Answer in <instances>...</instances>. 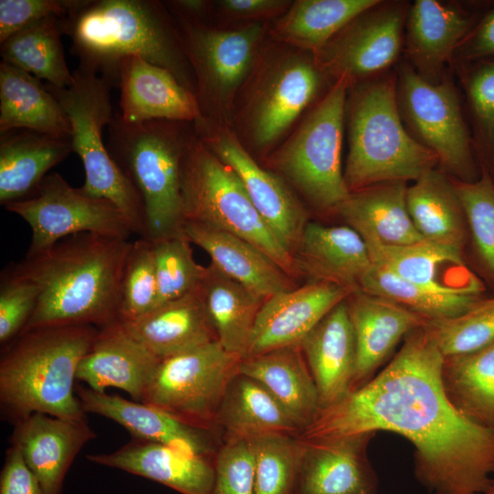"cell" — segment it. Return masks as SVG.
I'll list each match as a JSON object with an SVG mask.
<instances>
[{
    "mask_svg": "<svg viewBox=\"0 0 494 494\" xmlns=\"http://www.w3.org/2000/svg\"><path fill=\"white\" fill-rule=\"evenodd\" d=\"M443 360L424 326L412 331L378 374L320 410L299 436L393 432L413 444L415 477L431 492L485 494L494 474V431L467 419L448 400Z\"/></svg>",
    "mask_w": 494,
    "mask_h": 494,
    "instance_id": "obj_1",
    "label": "cell"
},
{
    "mask_svg": "<svg viewBox=\"0 0 494 494\" xmlns=\"http://www.w3.org/2000/svg\"><path fill=\"white\" fill-rule=\"evenodd\" d=\"M131 246L127 239L83 232L26 253L12 266L38 285L39 296L22 332L63 325L100 328L118 320L122 278Z\"/></svg>",
    "mask_w": 494,
    "mask_h": 494,
    "instance_id": "obj_2",
    "label": "cell"
},
{
    "mask_svg": "<svg viewBox=\"0 0 494 494\" xmlns=\"http://www.w3.org/2000/svg\"><path fill=\"white\" fill-rule=\"evenodd\" d=\"M61 29L71 40L79 68L113 85L117 66L127 57H140L169 70L196 94L195 77L177 23L166 5L153 0H82Z\"/></svg>",
    "mask_w": 494,
    "mask_h": 494,
    "instance_id": "obj_3",
    "label": "cell"
},
{
    "mask_svg": "<svg viewBox=\"0 0 494 494\" xmlns=\"http://www.w3.org/2000/svg\"><path fill=\"white\" fill-rule=\"evenodd\" d=\"M98 328L48 326L20 333L7 343L0 360V403L16 423L32 413L85 422L74 394V381Z\"/></svg>",
    "mask_w": 494,
    "mask_h": 494,
    "instance_id": "obj_4",
    "label": "cell"
},
{
    "mask_svg": "<svg viewBox=\"0 0 494 494\" xmlns=\"http://www.w3.org/2000/svg\"><path fill=\"white\" fill-rule=\"evenodd\" d=\"M349 153L344 179L350 192L376 184L416 180L437 156L406 129L397 102L396 77L353 85L347 97Z\"/></svg>",
    "mask_w": 494,
    "mask_h": 494,
    "instance_id": "obj_5",
    "label": "cell"
},
{
    "mask_svg": "<svg viewBox=\"0 0 494 494\" xmlns=\"http://www.w3.org/2000/svg\"><path fill=\"white\" fill-rule=\"evenodd\" d=\"M181 124L151 120L109 124L108 151L143 201L145 238L154 242L182 233L181 157L188 133Z\"/></svg>",
    "mask_w": 494,
    "mask_h": 494,
    "instance_id": "obj_6",
    "label": "cell"
},
{
    "mask_svg": "<svg viewBox=\"0 0 494 494\" xmlns=\"http://www.w3.org/2000/svg\"><path fill=\"white\" fill-rule=\"evenodd\" d=\"M184 221L203 223L234 234L259 248L292 278L301 274L295 259L252 203L234 171L194 134L181 157Z\"/></svg>",
    "mask_w": 494,
    "mask_h": 494,
    "instance_id": "obj_7",
    "label": "cell"
},
{
    "mask_svg": "<svg viewBox=\"0 0 494 494\" xmlns=\"http://www.w3.org/2000/svg\"><path fill=\"white\" fill-rule=\"evenodd\" d=\"M74 81L67 88L48 85L64 110L71 127L72 152L83 165L81 190L89 196L110 200L122 211L134 234L145 238L146 219L137 190L120 169L102 140L104 126L114 118L112 85L104 78L78 67Z\"/></svg>",
    "mask_w": 494,
    "mask_h": 494,
    "instance_id": "obj_8",
    "label": "cell"
},
{
    "mask_svg": "<svg viewBox=\"0 0 494 494\" xmlns=\"http://www.w3.org/2000/svg\"><path fill=\"white\" fill-rule=\"evenodd\" d=\"M335 81L292 135L270 156L280 172L314 206L336 210L350 191L341 168L348 90Z\"/></svg>",
    "mask_w": 494,
    "mask_h": 494,
    "instance_id": "obj_9",
    "label": "cell"
},
{
    "mask_svg": "<svg viewBox=\"0 0 494 494\" xmlns=\"http://www.w3.org/2000/svg\"><path fill=\"white\" fill-rule=\"evenodd\" d=\"M242 358L218 341L160 359L145 387L141 403L201 427L220 430L216 418Z\"/></svg>",
    "mask_w": 494,
    "mask_h": 494,
    "instance_id": "obj_10",
    "label": "cell"
},
{
    "mask_svg": "<svg viewBox=\"0 0 494 494\" xmlns=\"http://www.w3.org/2000/svg\"><path fill=\"white\" fill-rule=\"evenodd\" d=\"M396 94L403 122L410 134L431 150L455 179L475 181L481 174L475 145L466 124L455 86L445 78L431 83L410 64L400 65Z\"/></svg>",
    "mask_w": 494,
    "mask_h": 494,
    "instance_id": "obj_11",
    "label": "cell"
},
{
    "mask_svg": "<svg viewBox=\"0 0 494 494\" xmlns=\"http://www.w3.org/2000/svg\"><path fill=\"white\" fill-rule=\"evenodd\" d=\"M192 69L202 116H223L251 75L265 34L261 22L220 29L204 22L173 16Z\"/></svg>",
    "mask_w": 494,
    "mask_h": 494,
    "instance_id": "obj_12",
    "label": "cell"
},
{
    "mask_svg": "<svg viewBox=\"0 0 494 494\" xmlns=\"http://www.w3.org/2000/svg\"><path fill=\"white\" fill-rule=\"evenodd\" d=\"M4 207L30 227L31 242L27 254L40 252L78 233L127 240L134 234L116 205L108 199L89 196L81 188L71 187L58 173L48 175L34 196Z\"/></svg>",
    "mask_w": 494,
    "mask_h": 494,
    "instance_id": "obj_13",
    "label": "cell"
},
{
    "mask_svg": "<svg viewBox=\"0 0 494 494\" xmlns=\"http://www.w3.org/2000/svg\"><path fill=\"white\" fill-rule=\"evenodd\" d=\"M324 74L314 56L285 52L272 59L252 87L244 126L257 148L272 145L317 96Z\"/></svg>",
    "mask_w": 494,
    "mask_h": 494,
    "instance_id": "obj_14",
    "label": "cell"
},
{
    "mask_svg": "<svg viewBox=\"0 0 494 494\" xmlns=\"http://www.w3.org/2000/svg\"><path fill=\"white\" fill-rule=\"evenodd\" d=\"M408 8L380 1L352 19L312 54L322 73L352 86L388 69L400 55Z\"/></svg>",
    "mask_w": 494,
    "mask_h": 494,
    "instance_id": "obj_15",
    "label": "cell"
},
{
    "mask_svg": "<svg viewBox=\"0 0 494 494\" xmlns=\"http://www.w3.org/2000/svg\"><path fill=\"white\" fill-rule=\"evenodd\" d=\"M194 128L200 141L234 171L259 214L294 255L308 222L303 204L280 177L254 161L230 128L203 116Z\"/></svg>",
    "mask_w": 494,
    "mask_h": 494,
    "instance_id": "obj_16",
    "label": "cell"
},
{
    "mask_svg": "<svg viewBox=\"0 0 494 494\" xmlns=\"http://www.w3.org/2000/svg\"><path fill=\"white\" fill-rule=\"evenodd\" d=\"M375 434L304 439L295 494H376L367 447Z\"/></svg>",
    "mask_w": 494,
    "mask_h": 494,
    "instance_id": "obj_17",
    "label": "cell"
},
{
    "mask_svg": "<svg viewBox=\"0 0 494 494\" xmlns=\"http://www.w3.org/2000/svg\"><path fill=\"white\" fill-rule=\"evenodd\" d=\"M76 392L86 413L116 422L134 438L212 458L221 446L217 436L219 430L195 425L149 404L88 387H78Z\"/></svg>",
    "mask_w": 494,
    "mask_h": 494,
    "instance_id": "obj_18",
    "label": "cell"
},
{
    "mask_svg": "<svg viewBox=\"0 0 494 494\" xmlns=\"http://www.w3.org/2000/svg\"><path fill=\"white\" fill-rule=\"evenodd\" d=\"M350 294L337 284L312 280L268 297L257 316L246 357L300 345L312 328Z\"/></svg>",
    "mask_w": 494,
    "mask_h": 494,
    "instance_id": "obj_19",
    "label": "cell"
},
{
    "mask_svg": "<svg viewBox=\"0 0 494 494\" xmlns=\"http://www.w3.org/2000/svg\"><path fill=\"white\" fill-rule=\"evenodd\" d=\"M120 113L126 124L151 120L196 122L202 117L196 94L167 70L140 57L123 59L117 66Z\"/></svg>",
    "mask_w": 494,
    "mask_h": 494,
    "instance_id": "obj_20",
    "label": "cell"
},
{
    "mask_svg": "<svg viewBox=\"0 0 494 494\" xmlns=\"http://www.w3.org/2000/svg\"><path fill=\"white\" fill-rule=\"evenodd\" d=\"M346 301L357 349L354 392L376 375L402 338L424 327L427 319L391 300L362 290L351 293Z\"/></svg>",
    "mask_w": 494,
    "mask_h": 494,
    "instance_id": "obj_21",
    "label": "cell"
},
{
    "mask_svg": "<svg viewBox=\"0 0 494 494\" xmlns=\"http://www.w3.org/2000/svg\"><path fill=\"white\" fill-rule=\"evenodd\" d=\"M95 436L87 421L35 413L16 423L11 446L20 451L44 494H61L74 458Z\"/></svg>",
    "mask_w": 494,
    "mask_h": 494,
    "instance_id": "obj_22",
    "label": "cell"
},
{
    "mask_svg": "<svg viewBox=\"0 0 494 494\" xmlns=\"http://www.w3.org/2000/svg\"><path fill=\"white\" fill-rule=\"evenodd\" d=\"M478 19V15L455 4L414 1L409 5L404 26L411 67L424 81L441 82L446 78V63Z\"/></svg>",
    "mask_w": 494,
    "mask_h": 494,
    "instance_id": "obj_23",
    "label": "cell"
},
{
    "mask_svg": "<svg viewBox=\"0 0 494 494\" xmlns=\"http://www.w3.org/2000/svg\"><path fill=\"white\" fill-rule=\"evenodd\" d=\"M87 459L151 479L180 494H209L215 481V458L136 438L113 452L88 455Z\"/></svg>",
    "mask_w": 494,
    "mask_h": 494,
    "instance_id": "obj_24",
    "label": "cell"
},
{
    "mask_svg": "<svg viewBox=\"0 0 494 494\" xmlns=\"http://www.w3.org/2000/svg\"><path fill=\"white\" fill-rule=\"evenodd\" d=\"M346 299L333 307L300 343L317 386L320 410L352 392L357 349Z\"/></svg>",
    "mask_w": 494,
    "mask_h": 494,
    "instance_id": "obj_25",
    "label": "cell"
},
{
    "mask_svg": "<svg viewBox=\"0 0 494 494\" xmlns=\"http://www.w3.org/2000/svg\"><path fill=\"white\" fill-rule=\"evenodd\" d=\"M294 256L301 274H308L313 281L337 284L351 293L361 290L372 266L367 244L348 225L308 221Z\"/></svg>",
    "mask_w": 494,
    "mask_h": 494,
    "instance_id": "obj_26",
    "label": "cell"
},
{
    "mask_svg": "<svg viewBox=\"0 0 494 494\" xmlns=\"http://www.w3.org/2000/svg\"><path fill=\"white\" fill-rule=\"evenodd\" d=\"M160 359L130 337L119 319L98 328L81 359L77 380L96 392L114 387L141 402L146 382Z\"/></svg>",
    "mask_w": 494,
    "mask_h": 494,
    "instance_id": "obj_27",
    "label": "cell"
},
{
    "mask_svg": "<svg viewBox=\"0 0 494 494\" xmlns=\"http://www.w3.org/2000/svg\"><path fill=\"white\" fill-rule=\"evenodd\" d=\"M119 321L130 337L158 359L218 340L199 286L135 319Z\"/></svg>",
    "mask_w": 494,
    "mask_h": 494,
    "instance_id": "obj_28",
    "label": "cell"
},
{
    "mask_svg": "<svg viewBox=\"0 0 494 494\" xmlns=\"http://www.w3.org/2000/svg\"><path fill=\"white\" fill-rule=\"evenodd\" d=\"M182 233L209 255L220 272L265 299L296 287L269 256L234 234L189 220L184 221Z\"/></svg>",
    "mask_w": 494,
    "mask_h": 494,
    "instance_id": "obj_29",
    "label": "cell"
},
{
    "mask_svg": "<svg viewBox=\"0 0 494 494\" xmlns=\"http://www.w3.org/2000/svg\"><path fill=\"white\" fill-rule=\"evenodd\" d=\"M240 373L260 382L298 426H309L320 410L316 383L300 345L243 358Z\"/></svg>",
    "mask_w": 494,
    "mask_h": 494,
    "instance_id": "obj_30",
    "label": "cell"
},
{
    "mask_svg": "<svg viewBox=\"0 0 494 494\" xmlns=\"http://www.w3.org/2000/svg\"><path fill=\"white\" fill-rule=\"evenodd\" d=\"M404 181L376 184L350 192L336 211L367 245H403L422 237L410 217Z\"/></svg>",
    "mask_w": 494,
    "mask_h": 494,
    "instance_id": "obj_31",
    "label": "cell"
},
{
    "mask_svg": "<svg viewBox=\"0 0 494 494\" xmlns=\"http://www.w3.org/2000/svg\"><path fill=\"white\" fill-rule=\"evenodd\" d=\"M72 152L71 138L14 130L0 138V203L34 196L47 173Z\"/></svg>",
    "mask_w": 494,
    "mask_h": 494,
    "instance_id": "obj_32",
    "label": "cell"
},
{
    "mask_svg": "<svg viewBox=\"0 0 494 494\" xmlns=\"http://www.w3.org/2000/svg\"><path fill=\"white\" fill-rule=\"evenodd\" d=\"M30 130L71 137L70 121L39 79L5 61L0 63V133Z\"/></svg>",
    "mask_w": 494,
    "mask_h": 494,
    "instance_id": "obj_33",
    "label": "cell"
},
{
    "mask_svg": "<svg viewBox=\"0 0 494 494\" xmlns=\"http://www.w3.org/2000/svg\"><path fill=\"white\" fill-rule=\"evenodd\" d=\"M406 203L422 239L463 250L468 232L466 215L446 174L435 168L425 171L407 187Z\"/></svg>",
    "mask_w": 494,
    "mask_h": 494,
    "instance_id": "obj_34",
    "label": "cell"
},
{
    "mask_svg": "<svg viewBox=\"0 0 494 494\" xmlns=\"http://www.w3.org/2000/svg\"><path fill=\"white\" fill-rule=\"evenodd\" d=\"M199 289L218 341L227 351L245 358L257 316L266 299L211 263L206 266Z\"/></svg>",
    "mask_w": 494,
    "mask_h": 494,
    "instance_id": "obj_35",
    "label": "cell"
},
{
    "mask_svg": "<svg viewBox=\"0 0 494 494\" xmlns=\"http://www.w3.org/2000/svg\"><path fill=\"white\" fill-rule=\"evenodd\" d=\"M216 425L225 432L224 438L248 439L268 433L300 434L275 398L260 382L241 373L226 389Z\"/></svg>",
    "mask_w": 494,
    "mask_h": 494,
    "instance_id": "obj_36",
    "label": "cell"
},
{
    "mask_svg": "<svg viewBox=\"0 0 494 494\" xmlns=\"http://www.w3.org/2000/svg\"><path fill=\"white\" fill-rule=\"evenodd\" d=\"M441 380L458 412L494 431V341L469 353L444 357Z\"/></svg>",
    "mask_w": 494,
    "mask_h": 494,
    "instance_id": "obj_37",
    "label": "cell"
},
{
    "mask_svg": "<svg viewBox=\"0 0 494 494\" xmlns=\"http://www.w3.org/2000/svg\"><path fill=\"white\" fill-rule=\"evenodd\" d=\"M380 0H297L275 21L277 39L315 54L352 19Z\"/></svg>",
    "mask_w": 494,
    "mask_h": 494,
    "instance_id": "obj_38",
    "label": "cell"
},
{
    "mask_svg": "<svg viewBox=\"0 0 494 494\" xmlns=\"http://www.w3.org/2000/svg\"><path fill=\"white\" fill-rule=\"evenodd\" d=\"M62 34L60 17L38 20L1 44L2 60L55 88L70 87L74 77L67 66Z\"/></svg>",
    "mask_w": 494,
    "mask_h": 494,
    "instance_id": "obj_39",
    "label": "cell"
},
{
    "mask_svg": "<svg viewBox=\"0 0 494 494\" xmlns=\"http://www.w3.org/2000/svg\"><path fill=\"white\" fill-rule=\"evenodd\" d=\"M361 290L391 300L427 320L457 317L482 298V293L475 291L442 290L407 281L374 264L362 281Z\"/></svg>",
    "mask_w": 494,
    "mask_h": 494,
    "instance_id": "obj_40",
    "label": "cell"
},
{
    "mask_svg": "<svg viewBox=\"0 0 494 494\" xmlns=\"http://www.w3.org/2000/svg\"><path fill=\"white\" fill-rule=\"evenodd\" d=\"M372 264L416 284L442 290H468L450 286L444 281L446 267L466 266L463 250L422 239L403 245H367Z\"/></svg>",
    "mask_w": 494,
    "mask_h": 494,
    "instance_id": "obj_41",
    "label": "cell"
},
{
    "mask_svg": "<svg viewBox=\"0 0 494 494\" xmlns=\"http://www.w3.org/2000/svg\"><path fill=\"white\" fill-rule=\"evenodd\" d=\"M246 440L254 459L253 494H295L303 449L300 436L268 433Z\"/></svg>",
    "mask_w": 494,
    "mask_h": 494,
    "instance_id": "obj_42",
    "label": "cell"
},
{
    "mask_svg": "<svg viewBox=\"0 0 494 494\" xmlns=\"http://www.w3.org/2000/svg\"><path fill=\"white\" fill-rule=\"evenodd\" d=\"M453 183L465 211L478 263L485 277L494 285V179L487 168L481 167L477 180L466 182L454 178Z\"/></svg>",
    "mask_w": 494,
    "mask_h": 494,
    "instance_id": "obj_43",
    "label": "cell"
},
{
    "mask_svg": "<svg viewBox=\"0 0 494 494\" xmlns=\"http://www.w3.org/2000/svg\"><path fill=\"white\" fill-rule=\"evenodd\" d=\"M424 328L444 357L481 349L494 341V296L480 298L457 317L427 320Z\"/></svg>",
    "mask_w": 494,
    "mask_h": 494,
    "instance_id": "obj_44",
    "label": "cell"
},
{
    "mask_svg": "<svg viewBox=\"0 0 494 494\" xmlns=\"http://www.w3.org/2000/svg\"><path fill=\"white\" fill-rule=\"evenodd\" d=\"M152 243L157 280L156 306L188 295L199 286L206 267L195 261L191 242L183 233Z\"/></svg>",
    "mask_w": 494,
    "mask_h": 494,
    "instance_id": "obj_45",
    "label": "cell"
},
{
    "mask_svg": "<svg viewBox=\"0 0 494 494\" xmlns=\"http://www.w3.org/2000/svg\"><path fill=\"white\" fill-rule=\"evenodd\" d=\"M157 280L153 243L139 237L132 242L121 285L120 320L135 319L156 306Z\"/></svg>",
    "mask_w": 494,
    "mask_h": 494,
    "instance_id": "obj_46",
    "label": "cell"
},
{
    "mask_svg": "<svg viewBox=\"0 0 494 494\" xmlns=\"http://www.w3.org/2000/svg\"><path fill=\"white\" fill-rule=\"evenodd\" d=\"M465 75L467 101L476 129L482 167L494 165V59L468 62Z\"/></svg>",
    "mask_w": 494,
    "mask_h": 494,
    "instance_id": "obj_47",
    "label": "cell"
},
{
    "mask_svg": "<svg viewBox=\"0 0 494 494\" xmlns=\"http://www.w3.org/2000/svg\"><path fill=\"white\" fill-rule=\"evenodd\" d=\"M38 285L18 274L13 266L3 271L0 281V342L6 345L25 328L36 310Z\"/></svg>",
    "mask_w": 494,
    "mask_h": 494,
    "instance_id": "obj_48",
    "label": "cell"
},
{
    "mask_svg": "<svg viewBox=\"0 0 494 494\" xmlns=\"http://www.w3.org/2000/svg\"><path fill=\"white\" fill-rule=\"evenodd\" d=\"M254 459L249 442L224 438L215 457V481L209 494H253Z\"/></svg>",
    "mask_w": 494,
    "mask_h": 494,
    "instance_id": "obj_49",
    "label": "cell"
},
{
    "mask_svg": "<svg viewBox=\"0 0 494 494\" xmlns=\"http://www.w3.org/2000/svg\"><path fill=\"white\" fill-rule=\"evenodd\" d=\"M82 0H0V43L38 20L63 18Z\"/></svg>",
    "mask_w": 494,
    "mask_h": 494,
    "instance_id": "obj_50",
    "label": "cell"
},
{
    "mask_svg": "<svg viewBox=\"0 0 494 494\" xmlns=\"http://www.w3.org/2000/svg\"><path fill=\"white\" fill-rule=\"evenodd\" d=\"M0 494H44L38 478L13 446L6 452L1 471Z\"/></svg>",
    "mask_w": 494,
    "mask_h": 494,
    "instance_id": "obj_51",
    "label": "cell"
},
{
    "mask_svg": "<svg viewBox=\"0 0 494 494\" xmlns=\"http://www.w3.org/2000/svg\"><path fill=\"white\" fill-rule=\"evenodd\" d=\"M454 55L467 63L494 59V7L478 17Z\"/></svg>",
    "mask_w": 494,
    "mask_h": 494,
    "instance_id": "obj_52",
    "label": "cell"
},
{
    "mask_svg": "<svg viewBox=\"0 0 494 494\" xmlns=\"http://www.w3.org/2000/svg\"><path fill=\"white\" fill-rule=\"evenodd\" d=\"M286 0H221L217 2L219 10L230 18L239 20L260 19L283 15L291 5Z\"/></svg>",
    "mask_w": 494,
    "mask_h": 494,
    "instance_id": "obj_53",
    "label": "cell"
},
{
    "mask_svg": "<svg viewBox=\"0 0 494 494\" xmlns=\"http://www.w3.org/2000/svg\"><path fill=\"white\" fill-rule=\"evenodd\" d=\"M485 494H494V478L491 479V482L487 489Z\"/></svg>",
    "mask_w": 494,
    "mask_h": 494,
    "instance_id": "obj_54",
    "label": "cell"
},
{
    "mask_svg": "<svg viewBox=\"0 0 494 494\" xmlns=\"http://www.w3.org/2000/svg\"><path fill=\"white\" fill-rule=\"evenodd\" d=\"M489 174L491 175L492 178L494 179V165L489 170Z\"/></svg>",
    "mask_w": 494,
    "mask_h": 494,
    "instance_id": "obj_55",
    "label": "cell"
}]
</instances>
